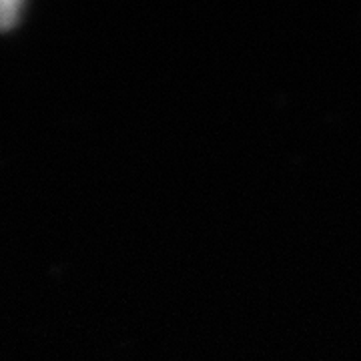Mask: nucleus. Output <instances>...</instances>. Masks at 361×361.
Segmentation results:
<instances>
[{
    "label": "nucleus",
    "mask_w": 361,
    "mask_h": 361,
    "mask_svg": "<svg viewBox=\"0 0 361 361\" xmlns=\"http://www.w3.org/2000/svg\"><path fill=\"white\" fill-rule=\"evenodd\" d=\"M18 8H20L18 2H0V30L14 26Z\"/></svg>",
    "instance_id": "nucleus-1"
}]
</instances>
